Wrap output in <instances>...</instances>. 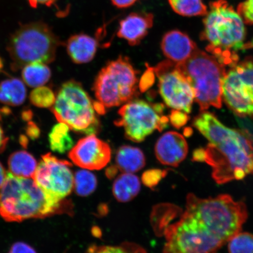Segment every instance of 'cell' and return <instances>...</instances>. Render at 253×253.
<instances>
[{"mask_svg":"<svg viewBox=\"0 0 253 253\" xmlns=\"http://www.w3.org/2000/svg\"><path fill=\"white\" fill-rule=\"evenodd\" d=\"M141 182L133 173H122L115 179L113 185V195L117 201L122 203L134 199L140 192Z\"/></svg>","mask_w":253,"mask_h":253,"instance_id":"d6986e66","label":"cell"},{"mask_svg":"<svg viewBox=\"0 0 253 253\" xmlns=\"http://www.w3.org/2000/svg\"><path fill=\"white\" fill-rule=\"evenodd\" d=\"M68 157L82 169L100 170L109 163L112 151L108 144L91 134L81 139L69 151Z\"/></svg>","mask_w":253,"mask_h":253,"instance_id":"4fadbf2b","label":"cell"},{"mask_svg":"<svg viewBox=\"0 0 253 253\" xmlns=\"http://www.w3.org/2000/svg\"><path fill=\"white\" fill-rule=\"evenodd\" d=\"M118 168L116 166H111L107 169L106 171V176L107 178L112 179L115 178L117 173L119 171Z\"/></svg>","mask_w":253,"mask_h":253,"instance_id":"74e56055","label":"cell"},{"mask_svg":"<svg viewBox=\"0 0 253 253\" xmlns=\"http://www.w3.org/2000/svg\"><path fill=\"white\" fill-rule=\"evenodd\" d=\"M8 166L9 172L14 176L33 178L38 163L33 155L21 150L11 154L8 158Z\"/></svg>","mask_w":253,"mask_h":253,"instance_id":"ffe728a7","label":"cell"},{"mask_svg":"<svg viewBox=\"0 0 253 253\" xmlns=\"http://www.w3.org/2000/svg\"><path fill=\"white\" fill-rule=\"evenodd\" d=\"M27 88L18 78L6 79L0 83V103L11 106L23 104L27 98Z\"/></svg>","mask_w":253,"mask_h":253,"instance_id":"44dd1931","label":"cell"},{"mask_svg":"<svg viewBox=\"0 0 253 253\" xmlns=\"http://www.w3.org/2000/svg\"><path fill=\"white\" fill-rule=\"evenodd\" d=\"M164 105L134 99L126 103L119 110L116 126L124 128L126 137L135 142L145 140L156 130L166 129L169 118L163 115Z\"/></svg>","mask_w":253,"mask_h":253,"instance_id":"9c48e42d","label":"cell"},{"mask_svg":"<svg viewBox=\"0 0 253 253\" xmlns=\"http://www.w3.org/2000/svg\"><path fill=\"white\" fill-rule=\"evenodd\" d=\"M169 122L176 128H181L189 120L188 114L182 111L172 110L169 117Z\"/></svg>","mask_w":253,"mask_h":253,"instance_id":"4dcf8cb0","label":"cell"},{"mask_svg":"<svg viewBox=\"0 0 253 253\" xmlns=\"http://www.w3.org/2000/svg\"><path fill=\"white\" fill-rule=\"evenodd\" d=\"M193 125L209 141L193 153L192 160L211 167V176L222 185L253 175V142L244 132L227 127L213 114L202 112Z\"/></svg>","mask_w":253,"mask_h":253,"instance_id":"6da1fadb","label":"cell"},{"mask_svg":"<svg viewBox=\"0 0 253 253\" xmlns=\"http://www.w3.org/2000/svg\"><path fill=\"white\" fill-rule=\"evenodd\" d=\"M50 68L46 63L34 62L25 66L21 72V77L25 84L30 87L43 86L51 78Z\"/></svg>","mask_w":253,"mask_h":253,"instance_id":"7402d4cb","label":"cell"},{"mask_svg":"<svg viewBox=\"0 0 253 253\" xmlns=\"http://www.w3.org/2000/svg\"><path fill=\"white\" fill-rule=\"evenodd\" d=\"M33 112H32V111L30 110H24L23 113H22V119H23L24 121L27 122L31 121V120L33 118Z\"/></svg>","mask_w":253,"mask_h":253,"instance_id":"ab89813d","label":"cell"},{"mask_svg":"<svg viewBox=\"0 0 253 253\" xmlns=\"http://www.w3.org/2000/svg\"><path fill=\"white\" fill-rule=\"evenodd\" d=\"M229 253H253V235L240 232L228 241Z\"/></svg>","mask_w":253,"mask_h":253,"instance_id":"83f0119b","label":"cell"},{"mask_svg":"<svg viewBox=\"0 0 253 253\" xmlns=\"http://www.w3.org/2000/svg\"><path fill=\"white\" fill-rule=\"evenodd\" d=\"M56 96L51 88L41 86L35 88L30 94V101L39 108H51L54 105Z\"/></svg>","mask_w":253,"mask_h":253,"instance_id":"4316f807","label":"cell"},{"mask_svg":"<svg viewBox=\"0 0 253 253\" xmlns=\"http://www.w3.org/2000/svg\"><path fill=\"white\" fill-rule=\"evenodd\" d=\"M112 4L118 8H126L131 7L138 0H110Z\"/></svg>","mask_w":253,"mask_h":253,"instance_id":"e575fe53","label":"cell"},{"mask_svg":"<svg viewBox=\"0 0 253 253\" xmlns=\"http://www.w3.org/2000/svg\"><path fill=\"white\" fill-rule=\"evenodd\" d=\"M154 18L147 12H132L120 21L118 36L131 46L137 45L153 27Z\"/></svg>","mask_w":253,"mask_h":253,"instance_id":"2e32d148","label":"cell"},{"mask_svg":"<svg viewBox=\"0 0 253 253\" xmlns=\"http://www.w3.org/2000/svg\"><path fill=\"white\" fill-rule=\"evenodd\" d=\"M176 14L185 17L205 16L208 9L203 0H168Z\"/></svg>","mask_w":253,"mask_h":253,"instance_id":"cb8c5ba5","label":"cell"},{"mask_svg":"<svg viewBox=\"0 0 253 253\" xmlns=\"http://www.w3.org/2000/svg\"><path fill=\"white\" fill-rule=\"evenodd\" d=\"M204 19L201 39L208 43L206 49L224 66L239 62L238 52L253 47L246 42L245 22L226 0L211 2Z\"/></svg>","mask_w":253,"mask_h":253,"instance_id":"277c9868","label":"cell"},{"mask_svg":"<svg viewBox=\"0 0 253 253\" xmlns=\"http://www.w3.org/2000/svg\"><path fill=\"white\" fill-rule=\"evenodd\" d=\"M85 253H147L140 245L125 242L118 246L91 245Z\"/></svg>","mask_w":253,"mask_h":253,"instance_id":"484cf974","label":"cell"},{"mask_svg":"<svg viewBox=\"0 0 253 253\" xmlns=\"http://www.w3.org/2000/svg\"><path fill=\"white\" fill-rule=\"evenodd\" d=\"M9 253H37V252L26 243L18 242L12 246Z\"/></svg>","mask_w":253,"mask_h":253,"instance_id":"d6a6232c","label":"cell"},{"mask_svg":"<svg viewBox=\"0 0 253 253\" xmlns=\"http://www.w3.org/2000/svg\"><path fill=\"white\" fill-rule=\"evenodd\" d=\"M176 65L191 84L201 112L211 106L221 108L225 66L214 56L199 49L187 61Z\"/></svg>","mask_w":253,"mask_h":253,"instance_id":"8992f818","label":"cell"},{"mask_svg":"<svg viewBox=\"0 0 253 253\" xmlns=\"http://www.w3.org/2000/svg\"><path fill=\"white\" fill-rule=\"evenodd\" d=\"M72 164L50 153L43 155L38 164L34 180L44 191L59 200L71 194L74 185Z\"/></svg>","mask_w":253,"mask_h":253,"instance_id":"7c38bea8","label":"cell"},{"mask_svg":"<svg viewBox=\"0 0 253 253\" xmlns=\"http://www.w3.org/2000/svg\"><path fill=\"white\" fill-rule=\"evenodd\" d=\"M93 101L79 82L71 80L62 84L51 112L59 123L72 130L86 135L96 134L100 123Z\"/></svg>","mask_w":253,"mask_h":253,"instance_id":"52a82bcc","label":"cell"},{"mask_svg":"<svg viewBox=\"0 0 253 253\" xmlns=\"http://www.w3.org/2000/svg\"><path fill=\"white\" fill-rule=\"evenodd\" d=\"M72 211L71 201L52 197L33 178H22L9 172L0 189V215L9 222L43 219L55 214H71Z\"/></svg>","mask_w":253,"mask_h":253,"instance_id":"7a4b0ae2","label":"cell"},{"mask_svg":"<svg viewBox=\"0 0 253 253\" xmlns=\"http://www.w3.org/2000/svg\"><path fill=\"white\" fill-rule=\"evenodd\" d=\"M146 160L140 148L123 145L119 148L116 156V164L122 173H134L145 166Z\"/></svg>","mask_w":253,"mask_h":253,"instance_id":"ac0fdd59","label":"cell"},{"mask_svg":"<svg viewBox=\"0 0 253 253\" xmlns=\"http://www.w3.org/2000/svg\"><path fill=\"white\" fill-rule=\"evenodd\" d=\"M155 72L154 68L147 66V69L142 76L139 88L141 92H145V91L149 89L153 86L155 82Z\"/></svg>","mask_w":253,"mask_h":253,"instance_id":"1f68e13d","label":"cell"},{"mask_svg":"<svg viewBox=\"0 0 253 253\" xmlns=\"http://www.w3.org/2000/svg\"><path fill=\"white\" fill-rule=\"evenodd\" d=\"M223 99L229 108L242 118H253V58L247 57L226 72Z\"/></svg>","mask_w":253,"mask_h":253,"instance_id":"30bf717a","label":"cell"},{"mask_svg":"<svg viewBox=\"0 0 253 253\" xmlns=\"http://www.w3.org/2000/svg\"><path fill=\"white\" fill-rule=\"evenodd\" d=\"M3 66H4V63H3V61L1 58H0V72H1L2 69L3 68Z\"/></svg>","mask_w":253,"mask_h":253,"instance_id":"b9f144b4","label":"cell"},{"mask_svg":"<svg viewBox=\"0 0 253 253\" xmlns=\"http://www.w3.org/2000/svg\"><path fill=\"white\" fill-rule=\"evenodd\" d=\"M56 1V0H28L31 7L34 8L37 7L39 5H45L50 7L54 4Z\"/></svg>","mask_w":253,"mask_h":253,"instance_id":"d590c367","label":"cell"},{"mask_svg":"<svg viewBox=\"0 0 253 253\" xmlns=\"http://www.w3.org/2000/svg\"><path fill=\"white\" fill-rule=\"evenodd\" d=\"M27 135L32 140H36L40 137L41 131L39 126L33 122H28L25 128Z\"/></svg>","mask_w":253,"mask_h":253,"instance_id":"836d02e7","label":"cell"},{"mask_svg":"<svg viewBox=\"0 0 253 253\" xmlns=\"http://www.w3.org/2000/svg\"><path fill=\"white\" fill-rule=\"evenodd\" d=\"M164 253H217L229 236L211 215L200 208H186L179 219L164 230Z\"/></svg>","mask_w":253,"mask_h":253,"instance_id":"3957f363","label":"cell"},{"mask_svg":"<svg viewBox=\"0 0 253 253\" xmlns=\"http://www.w3.org/2000/svg\"><path fill=\"white\" fill-rule=\"evenodd\" d=\"M1 120H0V121ZM8 142V138L6 137L4 130H3L2 126L0 125V153H1L2 152L5 150Z\"/></svg>","mask_w":253,"mask_h":253,"instance_id":"8d00e7d4","label":"cell"},{"mask_svg":"<svg viewBox=\"0 0 253 253\" xmlns=\"http://www.w3.org/2000/svg\"><path fill=\"white\" fill-rule=\"evenodd\" d=\"M70 128L63 123L53 126L48 135L49 147L53 152L63 154L70 151L74 142L69 134Z\"/></svg>","mask_w":253,"mask_h":253,"instance_id":"603a6c76","label":"cell"},{"mask_svg":"<svg viewBox=\"0 0 253 253\" xmlns=\"http://www.w3.org/2000/svg\"><path fill=\"white\" fill-rule=\"evenodd\" d=\"M164 173H166V171L160 169H154L148 170L142 175V181L148 187L153 188L163 178Z\"/></svg>","mask_w":253,"mask_h":253,"instance_id":"f1b7e54d","label":"cell"},{"mask_svg":"<svg viewBox=\"0 0 253 253\" xmlns=\"http://www.w3.org/2000/svg\"><path fill=\"white\" fill-rule=\"evenodd\" d=\"M7 174H6L5 170L2 164L0 163V189L4 185V183L7 179Z\"/></svg>","mask_w":253,"mask_h":253,"instance_id":"f35d334b","label":"cell"},{"mask_svg":"<svg viewBox=\"0 0 253 253\" xmlns=\"http://www.w3.org/2000/svg\"><path fill=\"white\" fill-rule=\"evenodd\" d=\"M138 74L127 57L120 56L107 63L93 85L98 102L110 108L134 100L139 95Z\"/></svg>","mask_w":253,"mask_h":253,"instance_id":"ba28073f","label":"cell"},{"mask_svg":"<svg viewBox=\"0 0 253 253\" xmlns=\"http://www.w3.org/2000/svg\"><path fill=\"white\" fill-rule=\"evenodd\" d=\"M161 47L164 55L176 63L187 61L198 49L187 34L177 30L169 31L164 35Z\"/></svg>","mask_w":253,"mask_h":253,"instance_id":"9a60e30c","label":"cell"},{"mask_svg":"<svg viewBox=\"0 0 253 253\" xmlns=\"http://www.w3.org/2000/svg\"><path fill=\"white\" fill-rule=\"evenodd\" d=\"M66 50L72 61L77 64L89 62L97 52L98 42L85 34H75L66 43Z\"/></svg>","mask_w":253,"mask_h":253,"instance_id":"e0dca14e","label":"cell"},{"mask_svg":"<svg viewBox=\"0 0 253 253\" xmlns=\"http://www.w3.org/2000/svg\"><path fill=\"white\" fill-rule=\"evenodd\" d=\"M20 140L21 144L23 145L24 147H26V145L28 144V139L25 137L24 135H21Z\"/></svg>","mask_w":253,"mask_h":253,"instance_id":"60d3db41","label":"cell"},{"mask_svg":"<svg viewBox=\"0 0 253 253\" xmlns=\"http://www.w3.org/2000/svg\"><path fill=\"white\" fill-rule=\"evenodd\" d=\"M154 69L158 79L160 94L166 105L174 110L191 113L194 91L176 63L167 60L158 63Z\"/></svg>","mask_w":253,"mask_h":253,"instance_id":"8fae6325","label":"cell"},{"mask_svg":"<svg viewBox=\"0 0 253 253\" xmlns=\"http://www.w3.org/2000/svg\"><path fill=\"white\" fill-rule=\"evenodd\" d=\"M97 186L96 176L89 170L82 169L76 172L74 189L79 197H86L93 194Z\"/></svg>","mask_w":253,"mask_h":253,"instance_id":"d4e9b609","label":"cell"},{"mask_svg":"<svg viewBox=\"0 0 253 253\" xmlns=\"http://www.w3.org/2000/svg\"><path fill=\"white\" fill-rule=\"evenodd\" d=\"M188 145L184 137L178 132H166L158 139L155 146L157 159L163 165L176 167L184 160Z\"/></svg>","mask_w":253,"mask_h":253,"instance_id":"5bb4252c","label":"cell"},{"mask_svg":"<svg viewBox=\"0 0 253 253\" xmlns=\"http://www.w3.org/2000/svg\"><path fill=\"white\" fill-rule=\"evenodd\" d=\"M237 11L245 23L253 25V0H245L237 6Z\"/></svg>","mask_w":253,"mask_h":253,"instance_id":"f546056e","label":"cell"},{"mask_svg":"<svg viewBox=\"0 0 253 253\" xmlns=\"http://www.w3.org/2000/svg\"><path fill=\"white\" fill-rule=\"evenodd\" d=\"M62 44L51 28L42 22L22 25L9 38L7 47L12 71H20L31 63L54 61L56 50Z\"/></svg>","mask_w":253,"mask_h":253,"instance_id":"5b68a950","label":"cell"}]
</instances>
